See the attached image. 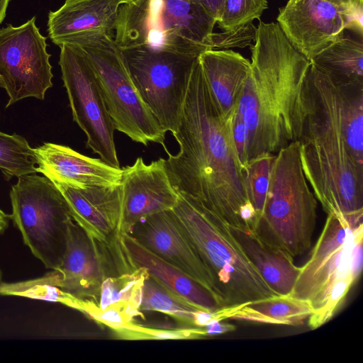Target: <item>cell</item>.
I'll return each instance as SVG.
<instances>
[{"label":"cell","instance_id":"cell-30","mask_svg":"<svg viewBox=\"0 0 363 363\" xmlns=\"http://www.w3.org/2000/svg\"><path fill=\"white\" fill-rule=\"evenodd\" d=\"M257 28L250 22L231 30L213 33L212 35V49L230 50L251 46L255 41Z\"/></svg>","mask_w":363,"mask_h":363},{"label":"cell","instance_id":"cell-9","mask_svg":"<svg viewBox=\"0 0 363 363\" xmlns=\"http://www.w3.org/2000/svg\"><path fill=\"white\" fill-rule=\"evenodd\" d=\"M132 80L162 129L174 135L199 55L145 46L121 49Z\"/></svg>","mask_w":363,"mask_h":363},{"label":"cell","instance_id":"cell-2","mask_svg":"<svg viewBox=\"0 0 363 363\" xmlns=\"http://www.w3.org/2000/svg\"><path fill=\"white\" fill-rule=\"evenodd\" d=\"M233 115L226 118L220 111L198 57L179 124L172 135L179 150L174 155L165 150V164L178 192L199 201L230 227L253 231L256 214L248 199L244 169L233 138Z\"/></svg>","mask_w":363,"mask_h":363},{"label":"cell","instance_id":"cell-32","mask_svg":"<svg viewBox=\"0 0 363 363\" xmlns=\"http://www.w3.org/2000/svg\"><path fill=\"white\" fill-rule=\"evenodd\" d=\"M235 328L234 325L223 323L222 320H213L203 328L206 336L225 334Z\"/></svg>","mask_w":363,"mask_h":363},{"label":"cell","instance_id":"cell-19","mask_svg":"<svg viewBox=\"0 0 363 363\" xmlns=\"http://www.w3.org/2000/svg\"><path fill=\"white\" fill-rule=\"evenodd\" d=\"M123 0H65L50 11L48 37L56 45L96 36L114 37L120 6Z\"/></svg>","mask_w":363,"mask_h":363},{"label":"cell","instance_id":"cell-16","mask_svg":"<svg viewBox=\"0 0 363 363\" xmlns=\"http://www.w3.org/2000/svg\"><path fill=\"white\" fill-rule=\"evenodd\" d=\"M127 233L160 258L196 280L220 301L213 277L172 210L139 220Z\"/></svg>","mask_w":363,"mask_h":363},{"label":"cell","instance_id":"cell-15","mask_svg":"<svg viewBox=\"0 0 363 363\" xmlns=\"http://www.w3.org/2000/svg\"><path fill=\"white\" fill-rule=\"evenodd\" d=\"M53 183L64 196L73 220L91 239L116 251L127 249L121 184L81 189Z\"/></svg>","mask_w":363,"mask_h":363},{"label":"cell","instance_id":"cell-22","mask_svg":"<svg viewBox=\"0 0 363 363\" xmlns=\"http://www.w3.org/2000/svg\"><path fill=\"white\" fill-rule=\"evenodd\" d=\"M128 250L138 267L145 268L158 282L194 306L214 312L222 308L220 300L196 280L140 245L128 233L124 235Z\"/></svg>","mask_w":363,"mask_h":363},{"label":"cell","instance_id":"cell-8","mask_svg":"<svg viewBox=\"0 0 363 363\" xmlns=\"http://www.w3.org/2000/svg\"><path fill=\"white\" fill-rule=\"evenodd\" d=\"M12 186L9 217L33 255L47 269L62 263L72 220L66 201L56 185L35 173L21 176Z\"/></svg>","mask_w":363,"mask_h":363},{"label":"cell","instance_id":"cell-21","mask_svg":"<svg viewBox=\"0 0 363 363\" xmlns=\"http://www.w3.org/2000/svg\"><path fill=\"white\" fill-rule=\"evenodd\" d=\"M199 60L209 89L220 111L231 117L250 71V62L231 50H208Z\"/></svg>","mask_w":363,"mask_h":363},{"label":"cell","instance_id":"cell-12","mask_svg":"<svg viewBox=\"0 0 363 363\" xmlns=\"http://www.w3.org/2000/svg\"><path fill=\"white\" fill-rule=\"evenodd\" d=\"M35 20L0 29V86L9 96L6 108L28 97L43 100L52 86L51 55Z\"/></svg>","mask_w":363,"mask_h":363},{"label":"cell","instance_id":"cell-37","mask_svg":"<svg viewBox=\"0 0 363 363\" xmlns=\"http://www.w3.org/2000/svg\"><path fill=\"white\" fill-rule=\"evenodd\" d=\"M125 3H129V2H131V1H133L135 0H123Z\"/></svg>","mask_w":363,"mask_h":363},{"label":"cell","instance_id":"cell-20","mask_svg":"<svg viewBox=\"0 0 363 363\" xmlns=\"http://www.w3.org/2000/svg\"><path fill=\"white\" fill-rule=\"evenodd\" d=\"M148 274L138 267L131 272L106 278L95 300H82L80 312L116 332L134 325L135 318L142 315L143 289Z\"/></svg>","mask_w":363,"mask_h":363},{"label":"cell","instance_id":"cell-35","mask_svg":"<svg viewBox=\"0 0 363 363\" xmlns=\"http://www.w3.org/2000/svg\"><path fill=\"white\" fill-rule=\"evenodd\" d=\"M10 0H0V24L6 17V10Z\"/></svg>","mask_w":363,"mask_h":363},{"label":"cell","instance_id":"cell-25","mask_svg":"<svg viewBox=\"0 0 363 363\" xmlns=\"http://www.w3.org/2000/svg\"><path fill=\"white\" fill-rule=\"evenodd\" d=\"M313 308L308 301L290 295L274 296L223 307L213 312L216 320L227 318L259 323L298 325L311 315Z\"/></svg>","mask_w":363,"mask_h":363},{"label":"cell","instance_id":"cell-5","mask_svg":"<svg viewBox=\"0 0 363 363\" xmlns=\"http://www.w3.org/2000/svg\"><path fill=\"white\" fill-rule=\"evenodd\" d=\"M216 24L192 0H135L120 6L113 38L121 49L145 46L199 55L212 49Z\"/></svg>","mask_w":363,"mask_h":363},{"label":"cell","instance_id":"cell-29","mask_svg":"<svg viewBox=\"0 0 363 363\" xmlns=\"http://www.w3.org/2000/svg\"><path fill=\"white\" fill-rule=\"evenodd\" d=\"M268 8L267 0H225L216 23L222 30H228L260 18Z\"/></svg>","mask_w":363,"mask_h":363},{"label":"cell","instance_id":"cell-3","mask_svg":"<svg viewBox=\"0 0 363 363\" xmlns=\"http://www.w3.org/2000/svg\"><path fill=\"white\" fill-rule=\"evenodd\" d=\"M257 28L250 71L237 107L247 130V162L298 140L311 65L277 23L260 21Z\"/></svg>","mask_w":363,"mask_h":363},{"label":"cell","instance_id":"cell-1","mask_svg":"<svg viewBox=\"0 0 363 363\" xmlns=\"http://www.w3.org/2000/svg\"><path fill=\"white\" fill-rule=\"evenodd\" d=\"M298 139L306 180L327 214L363 218V84H339L311 65Z\"/></svg>","mask_w":363,"mask_h":363},{"label":"cell","instance_id":"cell-7","mask_svg":"<svg viewBox=\"0 0 363 363\" xmlns=\"http://www.w3.org/2000/svg\"><path fill=\"white\" fill-rule=\"evenodd\" d=\"M71 44L81 48L89 59L115 130L136 143H158L167 150L166 132L140 96L113 37L96 35Z\"/></svg>","mask_w":363,"mask_h":363},{"label":"cell","instance_id":"cell-23","mask_svg":"<svg viewBox=\"0 0 363 363\" xmlns=\"http://www.w3.org/2000/svg\"><path fill=\"white\" fill-rule=\"evenodd\" d=\"M230 228L268 286L278 295H289L301 269L294 258L263 241L254 231Z\"/></svg>","mask_w":363,"mask_h":363},{"label":"cell","instance_id":"cell-27","mask_svg":"<svg viewBox=\"0 0 363 363\" xmlns=\"http://www.w3.org/2000/svg\"><path fill=\"white\" fill-rule=\"evenodd\" d=\"M0 170L6 180L37 172L34 149L25 138L0 131Z\"/></svg>","mask_w":363,"mask_h":363},{"label":"cell","instance_id":"cell-33","mask_svg":"<svg viewBox=\"0 0 363 363\" xmlns=\"http://www.w3.org/2000/svg\"><path fill=\"white\" fill-rule=\"evenodd\" d=\"M201 5L207 12H208L216 20L219 19L225 0H192Z\"/></svg>","mask_w":363,"mask_h":363},{"label":"cell","instance_id":"cell-17","mask_svg":"<svg viewBox=\"0 0 363 363\" xmlns=\"http://www.w3.org/2000/svg\"><path fill=\"white\" fill-rule=\"evenodd\" d=\"M122 170L120 184L125 233L139 220L176 206L179 194L169 180L165 159L147 164L138 157Z\"/></svg>","mask_w":363,"mask_h":363},{"label":"cell","instance_id":"cell-34","mask_svg":"<svg viewBox=\"0 0 363 363\" xmlns=\"http://www.w3.org/2000/svg\"><path fill=\"white\" fill-rule=\"evenodd\" d=\"M9 216L0 208V233H3L9 225Z\"/></svg>","mask_w":363,"mask_h":363},{"label":"cell","instance_id":"cell-14","mask_svg":"<svg viewBox=\"0 0 363 363\" xmlns=\"http://www.w3.org/2000/svg\"><path fill=\"white\" fill-rule=\"evenodd\" d=\"M277 20L291 45L311 60L347 26L363 27V0H289Z\"/></svg>","mask_w":363,"mask_h":363},{"label":"cell","instance_id":"cell-18","mask_svg":"<svg viewBox=\"0 0 363 363\" xmlns=\"http://www.w3.org/2000/svg\"><path fill=\"white\" fill-rule=\"evenodd\" d=\"M34 153L37 172L52 182L81 189L121 184L122 168L80 154L69 147L45 143L34 148Z\"/></svg>","mask_w":363,"mask_h":363},{"label":"cell","instance_id":"cell-26","mask_svg":"<svg viewBox=\"0 0 363 363\" xmlns=\"http://www.w3.org/2000/svg\"><path fill=\"white\" fill-rule=\"evenodd\" d=\"M200 309L175 295L150 274L144 281L140 311L167 314L188 328H198L196 317Z\"/></svg>","mask_w":363,"mask_h":363},{"label":"cell","instance_id":"cell-36","mask_svg":"<svg viewBox=\"0 0 363 363\" xmlns=\"http://www.w3.org/2000/svg\"><path fill=\"white\" fill-rule=\"evenodd\" d=\"M2 283H3V281H2V273H1V271L0 269V286L1 285Z\"/></svg>","mask_w":363,"mask_h":363},{"label":"cell","instance_id":"cell-10","mask_svg":"<svg viewBox=\"0 0 363 363\" xmlns=\"http://www.w3.org/2000/svg\"><path fill=\"white\" fill-rule=\"evenodd\" d=\"M59 65L73 121L84 132L86 147L112 167L120 168L115 128L108 113L95 70L78 45L62 43Z\"/></svg>","mask_w":363,"mask_h":363},{"label":"cell","instance_id":"cell-31","mask_svg":"<svg viewBox=\"0 0 363 363\" xmlns=\"http://www.w3.org/2000/svg\"><path fill=\"white\" fill-rule=\"evenodd\" d=\"M232 132L240 164L243 167V169H245L247 164V130L246 125L240 115L238 113L237 108L233 118Z\"/></svg>","mask_w":363,"mask_h":363},{"label":"cell","instance_id":"cell-4","mask_svg":"<svg viewBox=\"0 0 363 363\" xmlns=\"http://www.w3.org/2000/svg\"><path fill=\"white\" fill-rule=\"evenodd\" d=\"M178 194L172 211L213 277L222 308L278 295L247 257L230 226L195 199Z\"/></svg>","mask_w":363,"mask_h":363},{"label":"cell","instance_id":"cell-11","mask_svg":"<svg viewBox=\"0 0 363 363\" xmlns=\"http://www.w3.org/2000/svg\"><path fill=\"white\" fill-rule=\"evenodd\" d=\"M133 260L92 239L73 219L59 267L34 280L57 286L82 300H95L108 277L133 272Z\"/></svg>","mask_w":363,"mask_h":363},{"label":"cell","instance_id":"cell-28","mask_svg":"<svg viewBox=\"0 0 363 363\" xmlns=\"http://www.w3.org/2000/svg\"><path fill=\"white\" fill-rule=\"evenodd\" d=\"M274 157V154L259 155L250 159L244 169L246 191L255 211L256 225L263 213Z\"/></svg>","mask_w":363,"mask_h":363},{"label":"cell","instance_id":"cell-24","mask_svg":"<svg viewBox=\"0 0 363 363\" xmlns=\"http://www.w3.org/2000/svg\"><path fill=\"white\" fill-rule=\"evenodd\" d=\"M310 61L337 84L363 82V27H346Z\"/></svg>","mask_w":363,"mask_h":363},{"label":"cell","instance_id":"cell-6","mask_svg":"<svg viewBox=\"0 0 363 363\" xmlns=\"http://www.w3.org/2000/svg\"><path fill=\"white\" fill-rule=\"evenodd\" d=\"M316 209L317 201L303 173L296 140L275 154L263 213L254 232L294 258L311 245Z\"/></svg>","mask_w":363,"mask_h":363},{"label":"cell","instance_id":"cell-13","mask_svg":"<svg viewBox=\"0 0 363 363\" xmlns=\"http://www.w3.org/2000/svg\"><path fill=\"white\" fill-rule=\"evenodd\" d=\"M363 235V224L352 228L335 214H328L322 233L302 267L290 296L308 301L313 311L338 284L359 278L352 267V250Z\"/></svg>","mask_w":363,"mask_h":363}]
</instances>
